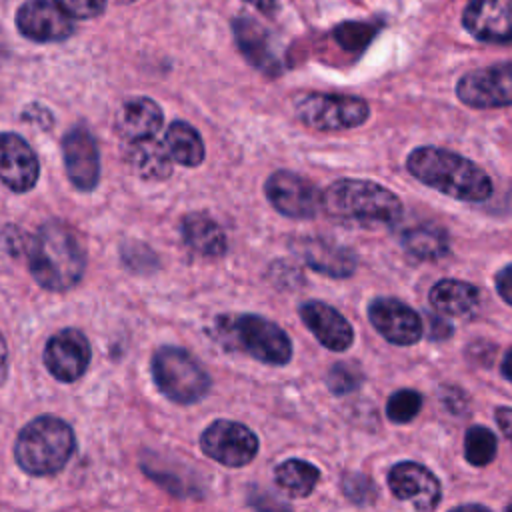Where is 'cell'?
I'll return each instance as SVG.
<instances>
[{"label": "cell", "instance_id": "cell-39", "mask_svg": "<svg viewBox=\"0 0 512 512\" xmlns=\"http://www.w3.org/2000/svg\"><path fill=\"white\" fill-rule=\"evenodd\" d=\"M502 374L512 382V350L504 356V362H502Z\"/></svg>", "mask_w": 512, "mask_h": 512}, {"label": "cell", "instance_id": "cell-3", "mask_svg": "<svg viewBox=\"0 0 512 512\" xmlns=\"http://www.w3.org/2000/svg\"><path fill=\"white\" fill-rule=\"evenodd\" d=\"M322 210L338 220L392 224L402 214L400 198L372 180L344 178L322 192Z\"/></svg>", "mask_w": 512, "mask_h": 512}, {"label": "cell", "instance_id": "cell-30", "mask_svg": "<svg viewBox=\"0 0 512 512\" xmlns=\"http://www.w3.org/2000/svg\"><path fill=\"white\" fill-rule=\"evenodd\" d=\"M376 34V28L372 24H358V22H344L334 28V38L338 44L346 50H362L372 36Z\"/></svg>", "mask_w": 512, "mask_h": 512}, {"label": "cell", "instance_id": "cell-17", "mask_svg": "<svg viewBox=\"0 0 512 512\" xmlns=\"http://www.w3.org/2000/svg\"><path fill=\"white\" fill-rule=\"evenodd\" d=\"M64 164L78 190H92L100 178V156L94 136L84 126H74L62 140Z\"/></svg>", "mask_w": 512, "mask_h": 512}, {"label": "cell", "instance_id": "cell-25", "mask_svg": "<svg viewBox=\"0 0 512 512\" xmlns=\"http://www.w3.org/2000/svg\"><path fill=\"white\" fill-rule=\"evenodd\" d=\"M164 146L172 160L182 166H198L204 160V142L194 126L184 120H174L164 136Z\"/></svg>", "mask_w": 512, "mask_h": 512}, {"label": "cell", "instance_id": "cell-11", "mask_svg": "<svg viewBox=\"0 0 512 512\" xmlns=\"http://www.w3.org/2000/svg\"><path fill=\"white\" fill-rule=\"evenodd\" d=\"M22 36L34 42H60L74 32L72 16L56 0H28L16 12Z\"/></svg>", "mask_w": 512, "mask_h": 512}, {"label": "cell", "instance_id": "cell-12", "mask_svg": "<svg viewBox=\"0 0 512 512\" xmlns=\"http://www.w3.org/2000/svg\"><path fill=\"white\" fill-rule=\"evenodd\" d=\"M90 342L76 328L56 332L44 348V364L48 372L60 382L78 380L90 364Z\"/></svg>", "mask_w": 512, "mask_h": 512}, {"label": "cell", "instance_id": "cell-14", "mask_svg": "<svg viewBox=\"0 0 512 512\" xmlns=\"http://www.w3.org/2000/svg\"><path fill=\"white\" fill-rule=\"evenodd\" d=\"M462 24L482 42L512 44V0H470Z\"/></svg>", "mask_w": 512, "mask_h": 512}, {"label": "cell", "instance_id": "cell-28", "mask_svg": "<svg viewBox=\"0 0 512 512\" xmlns=\"http://www.w3.org/2000/svg\"><path fill=\"white\" fill-rule=\"evenodd\" d=\"M496 436L484 426H472L464 438V456L474 466H486L496 456Z\"/></svg>", "mask_w": 512, "mask_h": 512}, {"label": "cell", "instance_id": "cell-20", "mask_svg": "<svg viewBox=\"0 0 512 512\" xmlns=\"http://www.w3.org/2000/svg\"><path fill=\"white\" fill-rule=\"evenodd\" d=\"M294 252L306 266L332 278H346L356 270V256L346 246L326 238H298L294 242Z\"/></svg>", "mask_w": 512, "mask_h": 512}, {"label": "cell", "instance_id": "cell-41", "mask_svg": "<svg viewBox=\"0 0 512 512\" xmlns=\"http://www.w3.org/2000/svg\"><path fill=\"white\" fill-rule=\"evenodd\" d=\"M508 512H512V506H510V508H508Z\"/></svg>", "mask_w": 512, "mask_h": 512}, {"label": "cell", "instance_id": "cell-16", "mask_svg": "<svg viewBox=\"0 0 512 512\" xmlns=\"http://www.w3.org/2000/svg\"><path fill=\"white\" fill-rule=\"evenodd\" d=\"M388 486L400 500H408L418 510H434L440 502V482L418 462H398L388 472Z\"/></svg>", "mask_w": 512, "mask_h": 512}, {"label": "cell", "instance_id": "cell-9", "mask_svg": "<svg viewBox=\"0 0 512 512\" xmlns=\"http://www.w3.org/2000/svg\"><path fill=\"white\" fill-rule=\"evenodd\" d=\"M264 192L270 204L284 216L306 220L322 210V192L304 176L290 170H276L268 176Z\"/></svg>", "mask_w": 512, "mask_h": 512}, {"label": "cell", "instance_id": "cell-36", "mask_svg": "<svg viewBox=\"0 0 512 512\" xmlns=\"http://www.w3.org/2000/svg\"><path fill=\"white\" fill-rule=\"evenodd\" d=\"M6 368H8V348H6V342L0 334V384L6 378Z\"/></svg>", "mask_w": 512, "mask_h": 512}, {"label": "cell", "instance_id": "cell-2", "mask_svg": "<svg viewBox=\"0 0 512 512\" xmlns=\"http://www.w3.org/2000/svg\"><path fill=\"white\" fill-rule=\"evenodd\" d=\"M26 250L30 274L42 288L64 292L80 282L86 256L78 234L68 224L60 220L44 222Z\"/></svg>", "mask_w": 512, "mask_h": 512}, {"label": "cell", "instance_id": "cell-34", "mask_svg": "<svg viewBox=\"0 0 512 512\" xmlns=\"http://www.w3.org/2000/svg\"><path fill=\"white\" fill-rule=\"evenodd\" d=\"M496 422L504 436L512 442V408H498L496 410Z\"/></svg>", "mask_w": 512, "mask_h": 512}, {"label": "cell", "instance_id": "cell-19", "mask_svg": "<svg viewBox=\"0 0 512 512\" xmlns=\"http://www.w3.org/2000/svg\"><path fill=\"white\" fill-rule=\"evenodd\" d=\"M300 318L322 346L334 352H344L350 348L354 330L336 308L318 300H310L300 306Z\"/></svg>", "mask_w": 512, "mask_h": 512}, {"label": "cell", "instance_id": "cell-23", "mask_svg": "<svg viewBox=\"0 0 512 512\" xmlns=\"http://www.w3.org/2000/svg\"><path fill=\"white\" fill-rule=\"evenodd\" d=\"M126 156L132 170L146 180H164L172 174V158L164 142L156 138L130 142Z\"/></svg>", "mask_w": 512, "mask_h": 512}, {"label": "cell", "instance_id": "cell-7", "mask_svg": "<svg viewBox=\"0 0 512 512\" xmlns=\"http://www.w3.org/2000/svg\"><path fill=\"white\" fill-rule=\"evenodd\" d=\"M230 334L236 346L266 364H286L292 358V342L286 332L258 314H242L232 320Z\"/></svg>", "mask_w": 512, "mask_h": 512}, {"label": "cell", "instance_id": "cell-31", "mask_svg": "<svg viewBox=\"0 0 512 512\" xmlns=\"http://www.w3.org/2000/svg\"><path fill=\"white\" fill-rule=\"evenodd\" d=\"M360 380H362V374L358 372V368L352 364H342V362L334 364L326 376L330 390L336 394H346V392L358 388Z\"/></svg>", "mask_w": 512, "mask_h": 512}, {"label": "cell", "instance_id": "cell-5", "mask_svg": "<svg viewBox=\"0 0 512 512\" xmlns=\"http://www.w3.org/2000/svg\"><path fill=\"white\" fill-rule=\"evenodd\" d=\"M152 376L158 390L178 404H192L210 388V378L200 362L176 346H162L154 354Z\"/></svg>", "mask_w": 512, "mask_h": 512}, {"label": "cell", "instance_id": "cell-32", "mask_svg": "<svg viewBox=\"0 0 512 512\" xmlns=\"http://www.w3.org/2000/svg\"><path fill=\"white\" fill-rule=\"evenodd\" d=\"M74 18H94L104 12L106 0H56Z\"/></svg>", "mask_w": 512, "mask_h": 512}, {"label": "cell", "instance_id": "cell-22", "mask_svg": "<svg viewBox=\"0 0 512 512\" xmlns=\"http://www.w3.org/2000/svg\"><path fill=\"white\" fill-rule=\"evenodd\" d=\"M478 302H480L478 288L464 280L444 278L430 288V304L438 314L466 316L476 310Z\"/></svg>", "mask_w": 512, "mask_h": 512}, {"label": "cell", "instance_id": "cell-10", "mask_svg": "<svg viewBox=\"0 0 512 512\" xmlns=\"http://www.w3.org/2000/svg\"><path fill=\"white\" fill-rule=\"evenodd\" d=\"M200 446L206 456L224 466H244L258 452L256 434L240 422L214 420L200 436Z\"/></svg>", "mask_w": 512, "mask_h": 512}, {"label": "cell", "instance_id": "cell-37", "mask_svg": "<svg viewBox=\"0 0 512 512\" xmlns=\"http://www.w3.org/2000/svg\"><path fill=\"white\" fill-rule=\"evenodd\" d=\"M244 2L252 4L254 8H258L264 14H272L274 8H276V0H244Z\"/></svg>", "mask_w": 512, "mask_h": 512}, {"label": "cell", "instance_id": "cell-27", "mask_svg": "<svg viewBox=\"0 0 512 512\" xmlns=\"http://www.w3.org/2000/svg\"><path fill=\"white\" fill-rule=\"evenodd\" d=\"M278 486L290 496H308L318 482V468L306 460H286L274 470Z\"/></svg>", "mask_w": 512, "mask_h": 512}, {"label": "cell", "instance_id": "cell-1", "mask_svg": "<svg viewBox=\"0 0 512 512\" xmlns=\"http://www.w3.org/2000/svg\"><path fill=\"white\" fill-rule=\"evenodd\" d=\"M406 168L416 180L454 200L484 202L492 194V180L476 162L444 148H414Z\"/></svg>", "mask_w": 512, "mask_h": 512}, {"label": "cell", "instance_id": "cell-21", "mask_svg": "<svg viewBox=\"0 0 512 512\" xmlns=\"http://www.w3.org/2000/svg\"><path fill=\"white\" fill-rule=\"evenodd\" d=\"M116 130L128 142L154 138L162 126V110L150 98H130L116 112Z\"/></svg>", "mask_w": 512, "mask_h": 512}, {"label": "cell", "instance_id": "cell-13", "mask_svg": "<svg viewBox=\"0 0 512 512\" xmlns=\"http://www.w3.org/2000/svg\"><path fill=\"white\" fill-rule=\"evenodd\" d=\"M372 326L392 344L410 346L422 338V318L404 302L396 298H376L368 306Z\"/></svg>", "mask_w": 512, "mask_h": 512}, {"label": "cell", "instance_id": "cell-24", "mask_svg": "<svg viewBox=\"0 0 512 512\" xmlns=\"http://www.w3.org/2000/svg\"><path fill=\"white\" fill-rule=\"evenodd\" d=\"M182 238L202 256H222L226 252V236L222 228L204 214H188L182 220Z\"/></svg>", "mask_w": 512, "mask_h": 512}, {"label": "cell", "instance_id": "cell-8", "mask_svg": "<svg viewBox=\"0 0 512 512\" xmlns=\"http://www.w3.org/2000/svg\"><path fill=\"white\" fill-rule=\"evenodd\" d=\"M456 96L470 108L512 106V62L466 72L456 84Z\"/></svg>", "mask_w": 512, "mask_h": 512}, {"label": "cell", "instance_id": "cell-29", "mask_svg": "<svg viewBox=\"0 0 512 512\" xmlns=\"http://www.w3.org/2000/svg\"><path fill=\"white\" fill-rule=\"evenodd\" d=\"M422 408V396L416 390H398L388 398L386 404V414L392 422L404 424L410 422Z\"/></svg>", "mask_w": 512, "mask_h": 512}, {"label": "cell", "instance_id": "cell-4", "mask_svg": "<svg viewBox=\"0 0 512 512\" xmlns=\"http://www.w3.org/2000/svg\"><path fill=\"white\" fill-rule=\"evenodd\" d=\"M74 448L76 438L68 422L56 416H38L20 430L14 456L24 472L48 476L64 468Z\"/></svg>", "mask_w": 512, "mask_h": 512}, {"label": "cell", "instance_id": "cell-38", "mask_svg": "<svg viewBox=\"0 0 512 512\" xmlns=\"http://www.w3.org/2000/svg\"><path fill=\"white\" fill-rule=\"evenodd\" d=\"M450 512H490V510L486 506H482V504H464V506L452 508Z\"/></svg>", "mask_w": 512, "mask_h": 512}, {"label": "cell", "instance_id": "cell-6", "mask_svg": "<svg viewBox=\"0 0 512 512\" xmlns=\"http://www.w3.org/2000/svg\"><path fill=\"white\" fill-rule=\"evenodd\" d=\"M294 110L302 124L322 132L350 130L364 124L370 116L368 102L350 94L306 92L296 96Z\"/></svg>", "mask_w": 512, "mask_h": 512}, {"label": "cell", "instance_id": "cell-26", "mask_svg": "<svg viewBox=\"0 0 512 512\" xmlns=\"http://www.w3.org/2000/svg\"><path fill=\"white\" fill-rule=\"evenodd\" d=\"M402 244L406 252L418 260H438L446 256L450 248L446 230L432 224H422L406 230L402 236Z\"/></svg>", "mask_w": 512, "mask_h": 512}, {"label": "cell", "instance_id": "cell-40", "mask_svg": "<svg viewBox=\"0 0 512 512\" xmlns=\"http://www.w3.org/2000/svg\"><path fill=\"white\" fill-rule=\"evenodd\" d=\"M118 2H134V0H118Z\"/></svg>", "mask_w": 512, "mask_h": 512}, {"label": "cell", "instance_id": "cell-18", "mask_svg": "<svg viewBox=\"0 0 512 512\" xmlns=\"http://www.w3.org/2000/svg\"><path fill=\"white\" fill-rule=\"evenodd\" d=\"M232 32L236 38V46L254 68L268 76H276L282 72V62L276 54L272 36L258 20L250 16H238L232 20Z\"/></svg>", "mask_w": 512, "mask_h": 512}, {"label": "cell", "instance_id": "cell-35", "mask_svg": "<svg viewBox=\"0 0 512 512\" xmlns=\"http://www.w3.org/2000/svg\"><path fill=\"white\" fill-rule=\"evenodd\" d=\"M430 326H432V332H430L432 338H446L452 332V326L448 322H444L442 318L430 316Z\"/></svg>", "mask_w": 512, "mask_h": 512}, {"label": "cell", "instance_id": "cell-15", "mask_svg": "<svg viewBox=\"0 0 512 512\" xmlns=\"http://www.w3.org/2000/svg\"><path fill=\"white\" fill-rule=\"evenodd\" d=\"M40 174L38 156L32 146L14 132L0 134V180L14 192L34 188Z\"/></svg>", "mask_w": 512, "mask_h": 512}, {"label": "cell", "instance_id": "cell-33", "mask_svg": "<svg viewBox=\"0 0 512 512\" xmlns=\"http://www.w3.org/2000/svg\"><path fill=\"white\" fill-rule=\"evenodd\" d=\"M496 290L502 296V300L512 306V264L504 266L496 274Z\"/></svg>", "mask_w": 512, "mask_h": 512}]
</instances>
